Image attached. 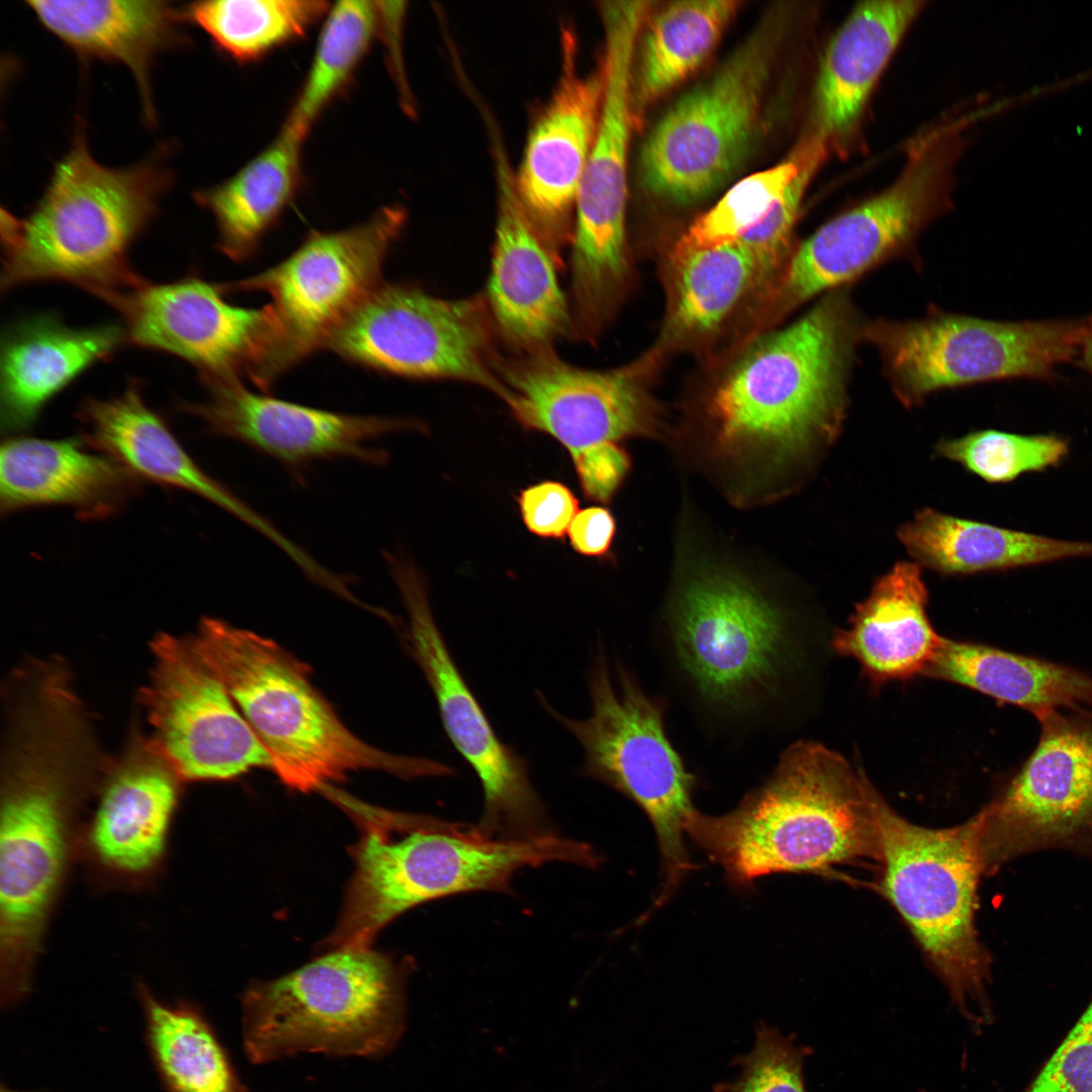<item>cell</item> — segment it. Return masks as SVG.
Wrapping results in <instances>:
<instances>
[{
	"mask_svg": "<svg viewBox=\"0 0 1092 1092\" xmlns=\"http://www.w3.org/2000/svg\"><path fill=\"white\" fill-rule=\"evenodd\" d=\"M863 321L846 286L755 345L709 400L714 455L764 477L830 446L844 422Z\"/></svg>",
	"mask_w": 1092,
	"mask_h": 1092,
	"instance_id": "obj_1",
	"label": "cell"
},
{
	"mask_svg": "<svg viewBox=\"0 0 1092 1092\" xmlns=\"http://www.w3.org/2000/svg\"><path fill=\"white\" fill-rule=\"evenodd\" d=\"M16 718V717H15ZM13 726L0 807V995L3 1007L30 992L51 915L79 851L87 786L85 726L52 708Z\"/></svg>",
	"mask_w": 1092,
	"mask_h": 1092,
	"instance_id": "obj_2",
	"label": "cell"
},
{
	"mask_svg": "<svg viewBox=\"0 0 1092 1092\" xmlns=\"http://www.w3.org/2000/svg\"><path fill=\"white\" fill-rule=\"evenodd\" d=\"M874 789L839 753L799 741L736 808L719 816L696 810L686 834L737 886L861 858L881 861Z\"/></svg>",
	"mask_w": 1092,
	"mask_h": 1092,
	"instance_id": "obj_3",
	"label": "cell"
},
{
	"mask_svg": "<svg viewBox=\"0 0 1092 1092\" xmlns=\"http://www.w3.org/2000/svg\"><path fill=\"white\" fill-rule=\"evenodd\" d=\"M357 819L355 870L329 947H370L393 918L426 901L471 891H508L525 867L568 861L594 867L589 845L547 833L503 838L478 825L365 806L335 794Z\"/></svg>",
	"mask_w": 1092,
	"mask_h": 1092,
	"instance_id": "obj_4",
	"label": "cell"
},
{
	"mask_svg": "<svg viewBox=\"0 0 1092 1092\" xmlns=\"http://www.w3.org/2000/svg\"><path fill=\"white\" fill-rule=\"evenodd\" d=\"M161 157L109 168L79 131L33 209L1 210L2 290L59 281L101 299L143 284L128 254L170 185Z\"/></svg>",
	"mask_w": 1092,
	"mask_h": 1092,
	"instance_id": "obj_5",
	"label": "cell"
},
{
	"mask_svg": "<svg viewBox=\"0 0 1092 1092\" xmlns=\"http://www.w3.org/2000/svg\"><path fill=\"white\" fill-rule=\"evenodd\" d=\"M190 640L223 682L285 786L309 792L359 769L404 779L452 774L443 763L387 753L359 739L312 686L307 666L271 639L203 618Z\"/></svg>",
	"mask_w": 1092,
	"mask_h": 1092,
	"instance_id": "obj_6",
	"label": "cell"
},
{
	"mask_svg": "<svg viewBox=\"0 0 1092 1092\" xmlns=\"http://www.w3.org/2000/svg\"><path fill=\"white\" fill-rule=\"evenodd\" d=\"M403 972L388 957L340 948L281 978L255 982L242 998V1045L265 1065L304 1054L378 1059L405 1023Z\"/></svg>",
	"mask_w": 1092,
	"mask_h": 1092,
	"instance_id": "obj_7",
	"label": "cell"
},
{
	"mask_svg": "<svg viewBox=\"0 0 1092 1092\" xmlns=\"http://www.w3.org/2000/svg\"><path fill=\"white\" fill-rule=\"evenodd\" d=\"M884 896L904 919L953 1004L970 1021L991 1015L992 958L976 927L985 876L978 812L963 824L932 829L896 813L876 791Z\"/></svg>",
	"mask_w": 1092,
	"mask_h": 1092,
	"instance_id": "obj_8",
	"label": "cell"
},
{
	"mask_svg": "<svg viewBox=\"0 0 1092 1092\" xmlns=\"http://www.w3.org/2000/svg\"><path fill=\"white\" fill-rule=\"evenodd\" d=\"M588 690L592 705L585 719L561 715L542 697L541 703L582 747L583 775L626 796L649 819L663 873L650 907L654 912L693 869L685 835L696 811L697 780L665 732V703L648 696L621 663L613 668L602 649L594 658Z\"/></svg>",
	"mask_w": 1092,
	"mask_h": 1092,
	"instance_id": "obj_9",
	"label": "cell"
},
{
	"mask_svg": "<svg viewBox=\"0 0 1092 1092\" xmlns=\"http://www.w3.org/2000/svg\"><path fill=\"white\" fill-rule=\"evenodd\" d=\"M667 615L671 663L701 706L728 717L766 708L792 650L774 600L741 576L705 571L677 588Z\"/></svg>",
	"mask_w": 1092,
	"mask_h": 1092,
	"instance_id": "obj_10",
	"label": "cell"
},
{
	"mask_svg": "<svg viewBox=\"0 0 1092 1092\" xmlns=\"http://www.w3.org/2000/svg\"><path fill=\"white\" fill-rule=\"evenodd\" d=\"M1085 320L1000 322L930 308L912 321L862 323L896 397L914 406L931 393L974 383L1051 380L1078 356Z\"/></svg>",
	"mask_w": 1092,
	"mask_h": 1092,
	"instance_id": "obj_11",
	"label": "cell"
},
{
	"mask_svg": "<svg viewBox=\"0 0 1092 1092\" xmlns=\"http://www.w3.org/2000/svg\"><path fill=\"white\" fill-rule=\"evenodd\" d=\"M390 205L357 225L313 232L287 258L243 280L218 284L222 293L268 294L275 316L271 349L252 378L264 389L324 349L331 334L383 282L387 254L404 224Z\"/></svg>",
	"mask_w": 1092,
	"mask_h": 1092,
	"instance_id": "obj_12",
	"label": "cell"
},
{
	"mask_svg": "<svg viewBox=\"0 0 1092 1092\" xmlns=\"http://www.w3.org/2000/svg\"><path fill=\"white\" fill-rule=\"evenodd\" d=\"M498 342L484 292L446 299L412 285L382 283L324 349L379 372L464 381L499 398Z\"/></svg>",
	"mask_w": 1092,
	"mask_h": 1092,
	"instance_id": "obj_13",
	"label": "cell"
},
{
	"mask_svg": "<svg viewBox=\"0 0 1092 1092\" xmlns=\"http://www.w3.org/2000/svg\"><path fill=\"white\" fill-rule=\"evenodd\" d=\"M779 33L777 17H767L659 120L641 152V175L650 191L689 203L731 176L752 143Z\"/></svg>",
	"mask_w": 1092,
	"mask_h": 1092,
	"instance_id": "obj_14",
	"label": "cell"
},
{
	"mask_svg": "<svg viewBox=\"0 0 1092 1092\" xmlns=\"http://www.w3.org/2000/svg\"><path fill=\"white\" fill-rule=\"evenodd\" d=\"M1037 722L1036 747L979 812L985 876L1049 851L1092 862V712L1053 710Z\"/></svg>",
	"mask_w": 1092,
	"mask_h": 1092,
	"instance_id": "obj_15",
	"label": "cell"
},
{
	"mask_svg": "<svg viewBox=\"0 0 1092 1092\" xmlns=\"http://www.w3.org/2000/svg\"><path fill=\"white\" fill-rule=\"evenodd\" d=\"M390 574L407 613L412 653L434 693L445 731L481 784L484 807L478 826L504 838L550 833L526 762L498 739L457 668L434 619L421 573L399 560L391 565Z\"/></svg>",
	"mask_w": 1092,
	"mask_h": 1092,
	"instance_id": "obj_16",
	"label": "cell"
},
{
	"mask_svg": "<svg viewBox=\"0 0 1092 1092\" xmlns=\"http://www.w3.org/2000/svg\"><path fill=\"white\" fill-rule=\"evenodd\" d=\"M142 699L151 740L182 781H225L272 760L190 639L160 633Z\"/></svg>",
	"mask_w": 1092,
	"mask_h": 1092,
	"instance_id": "obj_17",
	"label": "cell"
},
{
	"mask_svg": "<svg viewBox=\"0 0 1092 1092\" xmlns=\"http://www.w3.org/2000/svg\"><path fill=\"white\" fill-rule=\"evenodd\" d=\"M650 2L601 5L606 48L604 90L595 141L575 201L571 269L581 279L610 283L629 271L625 213L632 127V69Z\"/></svg>",
	"mask_w": 1092,
	"mask_h": 1092,
	"instance_id": "obj_18",
	"label": "cell"
},
{
	"mask_svg": "<svg viewBox=\"0 0 1092 1092\" xmlns=\"http://www.w3.org/2000/svg\"><path fill=\"white\" fill-rule=\"evenodd\" d=\"M499 397L525 430L555 439L569 455L603 442L654 436V404L639 364L598 371L572 365L553 347L500 355Z\"/></svg>",
	"mask_w": 1092,
	"mask_h": 1092,
	"instance_id": "obj_19",
	"label": "cell"
},
{
	"mask_svg": "<svg viewBox=\"0 0 1092 1092\" xmlns=\"http://www.w3.org/2000/svg\"><path fill=\"white\" fill-rule=\"evenodd\" d=\"M199 278L148 283L101 299L121 316L126 343L167 352L196 368L205 385L250 378L275 335L271 305L244 307Z\"/></svg>",
	"mask_w": 1092,
	"mask_h": 1092,
	"instance_id": "obj_20",
	"label": "cell"
},
{
	"mask_svg": "<svg viewBox=\"0 0 1092 1092\" xmlns=\"http://www.w3.org/2000/svg\"><path fill=\"white\" fill-rule=\"evenodd\" d=\"M938 162L915 161L888 189L826 221L785 265L774 296L779 316L849 286L892 259H916L914 243L937 211Z\"/></svg>",
	"mask_w": 1092,
	"mask_h": 1092,
	"instance_id": "obj_21",
	"label": "cell"
},
{
	"mask_svg": "<svg viewBox=\"0 0 1092 1092\" xmlns=\"http://www.w3.org/2000/svg\"><path fill=\"white\" fill-rule=\"evenodd\" d=\"M208 398L184 403L215 435L240 441L300 472L320 460L349 458L384 466L387 451L369 446L400 431H422L416 421L397 417L330 412L255 393L241 380L206 385Z\"/></svg>",
	"mask_w": 1092,
	"mask_h": 1092,
	"instance_id": "obj_22",
	"label": "cell"
},
{
	"mask_svg": "<svg viewBox=\"0 0 1092 1092\" xmlns=\"http://www.w3.org/2000/svg\"><path fill=\"white\" fill-rule=\"evenodd\" d=\"M181 782L151 738L114 764L80 835L79 851L103 881L138 886L160 872Z\"/></svg>",
	"mask_w": 1092,
	"mask_h": 1092,
	"instance_id": "obj_23",
	"label": "cell"
},
{
	"mask_svg": "<svg viewBox=\"0 0 1092 1092\" xmlns=\"http://www.w3.org/2000/svg\"><path fill=\"white\" fill-rule=\"evenodd\" d=\"M562 74L535 122L515 180L521 202L542 241L561 265L571 242V212L595 141L604 74L576 71L573 39L565 34Z\"/></svg>",
	"mask_w": 1092,
	"mask_h": 1092,
	"instance_id": "obj_24",
	"label": "cell"
},
{
	"mask_svg": "<svg viewBox=\"0 0 1092 1092\" xmlns=\"http://www.w3.org/2000/svg\"><path fill=\"white\" fill-rule=\"evenodd\" d=\"M495 157L498 201L486 300L499 340L512 353L552 347L571 334L568 296L557 278L560 265L528 216L498 148Z\"/></svg>",
	"mask_w": 1092,
	"mask_h": 1092,
	"instance_id": "obj_25",
	"label": "cell"
},
{
	"mask_svg": "<svg viewBox=\"0 0 1092 1092\" xmlns=\"http://www.w3.org/2000/svg\"><path fill=\"white\" fill-rule=\"evenodd\" d=\"M79 418L86 443L135 478L195 493L262 534L293 562L303 558L301 547L196 464L163 420L145 403L138 383H130L117 396L87 398L81 404Z\"/></svg>",
	"mask_w": 1092,
	"mask_h": 1092,
	"instance_id": "obj_26",
	"label": "cell"
},
{
	"mask_svg": "<svg viewBox=\"0 0 1092 1092\" xmlns=\"http://www.w3.org/2000/svg\"><path fill=\"white\" fill-rule=\"evenodd\" d=\"M136 478L77 438H10L0 451V509L62 505L82 519L113 515L134 493Z\"/></svg>",
	"mask_w": 1092,
	"mask_h": 1092,
	"instance_id": "obj_27",
	"label": "cell"
},
{
	"mask_svg": "<svg viewBox=\"0 0 1092 1092\" xmlns=\"http://www.w3.org/2000/svg\"><path fill=\"white\" fill-rule=\"evenodd\" d=\"M124 343L123 328L113 325L74 329L40 315L14 327L1 348L2 430L29 429L52 397Z\"/></svg>",
	"mask_w": 1092,
	"mask_h": 1092,
	"instance_id": "obj_28",
	"label": "cell"
},
{
	"mask_svg": "<svg viewBox=\"0 0 1092 1092\" xmlns=\"http://www.w3.org/2000/svg\"><path fill=\"white\" fill-rule=\"evenodd\" d=\"M918 566L894 565L833 637L834 649L856 660L876 685L924 675L941 645L926 613L928 592Z\"/></svg>",
	"mask_w": 1092,
	"mask_h": 1092,
	"instance_id": "obj_29",
	"label": "cell"
},
{
	"mask_svg": "<svg viewBox=\"0 0 1092 1092\" xmlns=\"http://www.w3.org/2000/svg\"><path fill=\"white\" fill-rule=\"evenodd\" d=\"M39 22L80 55L114 61L133 75L153 120L154 58L178 40L182 10L164 1H28Z\"/></svg>",
	"mask_w": 1092,
	"mask_h": 1092,
	"instance_id": "obj_30",
	"label": "cell"
},
{
	"mask_svg": "<svg viewBox=\"0 0 1092 1092\" xmlns=\"http://www.w3.org/2000/svg\"><path fill=\"white\" fill-rule=\"evenodd\" d=\"M921 1L858 3L830 40L815 89L819 135L850 131Z\"/></svg>",
	"mask_w": 1092,
	"mask_h": 1092,
	"instance_id": "obj_31",
	"label": "cell"
},
{
	"mask_svg": "<svg viewBox=\"0 0 1092 1092\" xmlns=\"http://www.w3.org/2000/svg\"><path fill=\"white\" fill-rule=\"evenodd\" d=\"M898 538L921 565L941 574L1008 570L1092 556V542L1072 541L960 519L924 509Z\"/></svg>",
	"mask_w": 1092,
	"mask_h": 1092,
	"instance_id": "obj_32",
	"label": "cell"
},
{
	"mask_svg": "<svg viewBox=\"0 0 1092 1092\" xmlns=\"http://www.w3.org/2000/svg\"><path fill=\"white\" fill-rule=\"evenodd\" d=\"M924 675L1016 706L1036 720L1053 710L1092 709V675L981 643L943 638Z\"/></svg>",
	"mask_w": 1092,
	"mask_h": 1092,
	"instance_id": "obj_33",
	"label": "cell"
},
{
	"mask_svg": "<svg viewBox=\"0 0 1092 1092\" xmlns=\"http://www.w3.org/2000/svg\"><path fill=\"white\" fill-rule=\"evenodd\" d=\"M303 142L281 130L234 176L195 194L196 202L213 216L218 249L229 259H249L290 202L298 184Z\"/></svg>",
	"mask_w": 1092,
	"mask_h": 1092,
	"instance_id": "obj_34",
	"label": "cell"
},
{
	"mask_svg": "<svg viewBox=\"0 0 1092 1092\" xmlns=\"http://www.w3.org/2000/svg\"><path fill=\"white\" fill-rule=\"evenodd\" d=\"M147 1048L166 1092H248L228 1051L193 1003H167L140 982Z\"/></svg>",
	"mask_w": 1092,
	"mask_h": 1092,
	"instance_id": "obj_35",
	"label": "cell"
},
{
	"mask_svg": "<svg viewBox=\"0 0 1092 1092\" xmlns=\"http://www.w3.org/2000/svg\"><path fill=\"white\" fill-rule=\"evenodd\" d=\"M740 2L674 1L659 10L645 34L637 98L652 101L685 80L711 54Z\"/></svg>",
	"mask_w": 1092,
	"mask_h": 1092,
	"instance_id": "obj_36",
	"label": "cell"
},
{
	"mask_svg": "<svg viewBox=\"0 0 1092 1092\" xmlns=\"http://www.w3.org/2000/svg\"><path fill=\"white\" fill-rule=\"evenodd\" d=\"M671 262L672 296L665 332L672 340L713 331L755 283L754 258L739 241L671 256Z\"/></svg>",
	"mask_w": 1092,
	"mask_h": 1092,
	"instance_id": "obj_37",
	"label": "cell"
},
{
	"mask_svg": "<svg viewBox=\"0 0 1092 1092\" xmlns=\"http://www.w3.org/2000/svg\"><path fill=\"white\" fill-rule=\"evenodd\" d=\"M328 11L320 0H207L189 4L182 16L226 55L250 62L302 36Z\"/></svg>",
	"mask_w": 1092,
	"mask_h": 1092,
	"instance_id": "obj_38",
	"label": "cell"
},
{
	"mask_svg": "<svg viewBox=\"0 0 1092 1092\" xmlns=\"http://www.w3.org/2000/svg\"><path fill=\"white\" fill-rule=\"evenodd\" d=\"M377 28L376 2L341 1L329 9L306 79L283 130L305 140L317 116L360 63Z\"/></svg>",
	"mask_w": 1092,
	"mask_h": 1092,
	"instance_id": "obj_39",
	"label": "cell"
},
{
	"mask_svg": "<svg viewBox=\"0 0 1092 1092\" xmlns=\"http://www.w3.org/2000/svg\"><path fill=\"white\" fill-rule=\"evenodd\" d=\"M801 151L791 160L745 177L732 186L676 242L671 256L738 241L759 223L800 171Z\"/></svg>",
	"mask_w": 1092,
	"mask_h": 1092,
	"instance_id": "obj_40",
	"label": "cell"
},
{
	"mask_svg": "<svg viewBox=\"0 0 1092 1092\" xmlns=\"http://www.w3.org/2000/svg\"><path fill=\"white\" fill-rule=\"evenodd\" d=\"M936 452L988 482L1001 483L1026 472L1058 466L1069 454V444L1056 435L982 430L943 440Z\"/></svg>",
	"mask_w": 1092,
	"mask_h": 1092,
	"instance_id": "obj_41",
	"label": "cell"
},
{
	"mask_svg": "<svg viewBox=\"0 0 1092 1092\" xmlns=\"http://www.w3.org/2000/svg\"><path fill=\"white\" fill-rule=\"evenodd\" d=\"M801 154L800 171L784 195L759 223L738 240L754 258L755 283L784 269L793 253L790 251L793 229L807 185L824 154L823 139L817 135L802 148Z\"/></svg>",
	"mask_w": 1092,
	"mask_h": 1092,
	"instance_id": "obj_42",
	"label": "cell"
},
{
	"mask_svg": "<svg viewBox=\"0 0 1092 1092\" xmlns=\"http://www.w3.org/2000/svg\"><path fill=\"white\" fill-rule=\"evenodd\" d=\"M805 1052L789 1036L767 1026L758 1028L738 1077L722 1092H806Z\"/></svg>",
	"mask_w": 1092,
	"mask_h": 1092,
	"instance_id": "obj_43",
	"label": "cell"
},
{
	"mask_svg": "<svg viewBox=\"0 0 1092 1092\" xmlns=\"http://www.w3.org/2000/svg\"><path fill=\"white\" fill-rule=\"evenodd\" d=\"M517 504L527 530L545 539H561L578 512L575 494L557 480H544L523 488Z\"/></svg>",
	"mask_w": 1092,
	"mask_h": 1092,
	"instance_id": "obj_44",
	"label": "cell"
},
{
	"mask_svg": "<svg viewBox=\"0 0 1092 1092\" xmlns=\"http://www.w3.org/2000/svg\"><path fill=\"white\" fill-rule=\"evenodd\" d=\"M1024 1092H1092V1037L1075 1025Z\"/></svg>",
	"mask_w": 1092,
	"mask_h": 1092,
	"instance_id": "obj_45",
	"label": "cell"
},
{
	"mask_svg": "<svg viewBox=\"0 0 1092 1092\" xmlns=\"http://www.w3.org/2000/svg\"><path fill=\"white\" fill-rule=\"evenodd\" d=\"M580 488L588 499L608 504L627 476L631 461L617 442H603L570 455Z\"/></svg>",
	"mask_w": 1092,
	"mask_h": 1092,
	"instance_id": "obj_46",
	"label": "cell"
},
{
	"mask_svg": "<svg viewBox=\"0 0 1092 1092\" xmlns=\"http://www.w3.org/2000/svg\"><path fill=\"white\" fill-rule=\"evenodd\" d=\"M615 534L614 516L608 509L600 506H592L578 511L567 531L571 548L588 557L606 555Z\"/></svg>",
	"mask_w": 1092,
	"mask_h": 1092,
	"instance_id": "obj_47",
	"label": "cell"
},
{
	"mask_svg": "<svg viewBox=\"0 0 1092 1092\" xmlns=\"http://www.w3.org/2000/svg\"><path fill=\"white\" fill-rule=\"evenodd\" d=\"M1079 363L1092 375V314L1085 320V331L1080 344Z\"/></svg>",
	"mask_w": 1092,
	"mask_h": 1092,
	"instance_id": "obj_48",
	"label": "cell"
},
{
	"mask_svg": "<svg viewBox=\"0 0 1092 1092\" xmlns=\"http://www.w3.org/2000/svg\"><path fill=\"white\" fill-rule=\"evenodd\" d=\"M1076 1026L1084 1030L1092 1037V1000L1085 1009L1082 1016L1077 1021Z\"/></svg>",
	"mask_w": 1092,
	"mask_h": 1092,
	"instance_id": "obj_49",
	"label": "cell"
},
{
	"mask_svg": "<svg viewBox=\"0 0 1092 1092\" xmlns=\"http://www.w3.org/2000/svg\"><path fill=\"white\" fill-rule=\"evenodd\" d=\"M2 1092H18V1091H13V1090L7 1089V1090H2Z\"/></svg>",
	"mask_w": 1092,
	"mask_h": 1092,
	"instance_id": "obj_50",
	"label": "cell"
}]
</instances>
